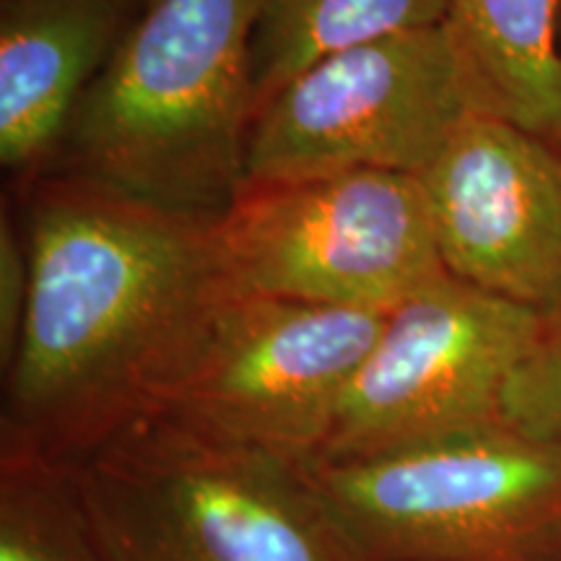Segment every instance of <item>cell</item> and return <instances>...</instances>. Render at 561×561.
I'll return each mask as SVG.
<instances>
[{"mask_svg":"<svg viewBox=\"0 0 561 561\" xmlns=\"http://www.w3.org/2000/svg\"><path fill=\"white\" fill-rule=\"evenodd\" d=\"M216 221L81 174L37 182L32 297L3 371L0 442L70 460L136 413L157 362L234 289Z\"/></svg>","mask_w":561,"mask_h":561,"instance_id":"6da1fadb","label":"cell"},{"mask_svg":"<svg viewBox=\"0 0 561 561\" xmlns=\"http://www.w3.org/2000/svg\"><path fill=\"white\" fill-rule=\"evenodd\" d=\"M268 0H149L62 140L60 172L153 206L221 216L257 117L252 37Z\"/></svg>","mask_w":561,"mask_h":561,"instance_id":"7a4b0ae2","label":"cell"},{"mask_svg":"<svg viewBox=\"0 0 561 561\" xmlns=\"http://www.w3.org/2000/svg\"><path fill=\"white\" fill-rule=\"evenodd\" d=\"M66 462L104 561H364L307 460L133 413Z\"/></svg>","mask_w":561,"mask_h":561,"instance_id":"3957f363","label":"cell"},{"mask_svg":"<svg viewBox=\"0 0 561 561\" xmlns=\"http://www.w3.org/2000/svg\"><path fill=\"white\" fill-rule=\"evenodd\" d=\"M307 471L364 561H561V442L504 421Z\"/></svg>","mask_w":561,"mask_h":561,"instance_id":"277c9868","label":"cell"},{"mask_svg":"<svg viewBox=\"0 0 561 561\" xmlns=\"http://www.w3.org/2000/svg\"><path fill=\"white\" fill-rule=\"evenodd\" d=\"M385 314L261 297L234 286L149 371L136 413L229 445L314 458Z\"/></svg>","mask_w":561,"mask_h":561,"instance_id":"5b68a950","label":"cell"},{"mask_svg":"<svg viewBox=\"0 0 561 561\" xmlns=\"http://www.w3.org/2000/svg\"><path fill=\"white\" fill-rule=\"evenodd\" d=\"M216 224L234 286L261 297L388 312L447 273L419 174L244 180Z\"/></svg>","mask_w":561,"mask_h":561,"instance_id":"8992f818","label":"cell"},{"mask_svg":"<svg viewBox=\"0 0 561 561\" xmlns=\"http://www.w3.org/2000/svg\"><path fill=\"white\" fill-rule=\"evenodd\" d=\"M476 102L447 24L314 62L257 112L244 180L335 172L424 178Z\"/></svg>","mask_w":561,"mask_h":561,"instance_id":"52a82bcc","label":"cell"},{"mask_svg":"<svg viewBox=\"0 0 561 561\" xmlns=\"http://www.w3.org/2000/svg\"><path fill=\"white\" fill-rule=\"evenodd\" d=\"M541 312L450 271L385 314L314 458H364L504 421Z\"/></svg>","mask_w":561,"mask_h":561,"instance_id":"ba28073f","label":"cell"},{"mask_svg":"<svg viewBox=\"0 0 561 561\" xmlns=\"http://www.w3.org/2000/svg\"><path fill=\"white\" fill-rule=\"evenodd\" d=\"M445 268L536 312L561 305V146L473 112L424 174Z\"/></svg>","mask_w":561,"mask_h":561,"instance_id":"9c48e42d","label":"cell"},{"mask_svg":"<svg viewBox=\"0 0 561 561\" xmlns=\"http://www.w3.org/2000/svg\"><path fill=\"white\" fill-rule=\"evenodd\" d=\"M146 0H0V164L58 159L76 110Z\"/></svg>","mask_w":561,"mask_h":561,"instance_id":"30bf717a","label":"cell"},{"mask_svg":"<svg viewBox=\"0 0 561 561\" xmlns=\"http://www.w3.org/2000/svg\"><path fill=\"white\" fill-rule=\"evenodd\" d=\"M476 110L561 146V0H447Z\"/></svg>","mask_w":561,"mask_h":561,"instance_id":"8fae6325","label":"cell"},{"mask_svg":"<svg viewBox=\"0 0 561 561\" xmlns=\"http://www.w3.org/2000/svg\"><path fill=\"white\" fill-rule=\"evenodd\" d=\"M447 21V0H268L252 37L257 112L314 62Z\"/></svg>","mask_w":561,"mask_h":561,"instance_id":"7c38bea8","label":"cell"},{"mask_svg":"<svg viewBox=\"0 0 561 561\" xmlns=\"http://www.w3.org/2000/svg\"><path fill=\"white\" fill-rule=\"evenodd\" d=\"M0 561H104L66 460L0 442Z\"/></svg>","mask_w":561,"mask_h":561,"instance_id":"4fadbf2b","label":"cell"},{"mask_svg":"<svg viewBox=\"0 0 561 561\" xmlns=\"http://www.w3.org/2000/svg\"><path fill=\"white\" fill-rule=\"evenodd\" d=\"M502 416L533 439L561 442V305L541 314L536 341L504 392Z\"/></svg>","mask_w":561,"mask_h":561,"instance_id":"5bb4252c","label":"cell"},{"mask_svg":"<svg viewBox=\"0 0 561 561\" xmlns=\"http://www.w3.org/2000/svg\"><path fill=\"white\" fill-rule=\"evenodd\" d=\"M32 297V255L26 234H19L9 216L0 221V369L16 356Z\"/></svg>","mask_w":561,"mask_h":561,"instance_id":"9a60e30c","label":"cell"},{"mask_svg":"<svg viewBox=\"0 0 561 561\" xmlns=\"http://www.w3.org/2000/svg\"><path fill=\"white\" fill-rule=\"evenodd\" d=\"M146 3H149V0H146Z\"/></svg>","mask_w":561,"mask_h":561,"instance_id":"2e32d148","label":"cell"}]
</instances>
